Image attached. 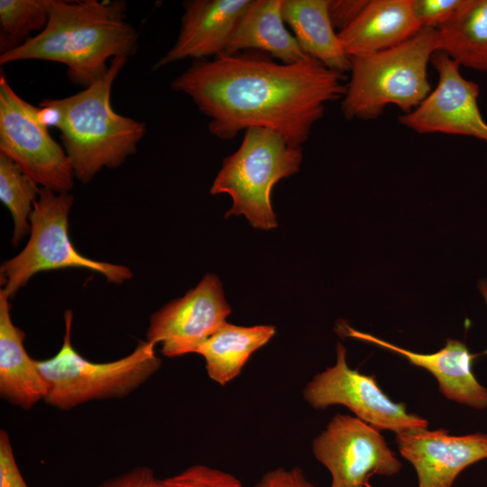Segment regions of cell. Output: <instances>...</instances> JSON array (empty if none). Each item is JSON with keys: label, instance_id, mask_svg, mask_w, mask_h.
<instances>
[{"label": "cell", "instance_id": "7", "mask_svg": "<svg viewBox=\"0 0 487 487\" xmlns=\"http://www.w3.org/2000/svg\"><path fill=\"white\" fill-rule=\"evenodd\" d=\"M74 197L41 188L30 216V238L14 257L2 263L0 282L10 299L35 274L64 268H82L100 273L115 284L130 280L129 268L89 259L78 252L69 235V216Z\"/></svg>", "mask_w": 487, "mask_h": 487}, {"label": "cell", "instance_id": "1", "mask_svg": "<svg viewBox=\"0 0 487 487\" xmlns=\"http://www.w3.org/2000/svg\"><path fill=\"white\" fill-rule=\"evenodd\" d=\"M342 73L307 56L278 63L259 51L197 60L170 84L210 120V133L232 140L253 127L272 130L302 147L326 105L345 92Z\"/></svg>", "mask_w": 487, "mask_h": 487}, {"label": "cell", "instance_id": "17", "mask_svg": "<svg viewBox=\"0 0 487 487\" xmlns=\"http://www.w3.org/2000/svg\"><path fill=\"white\" fill-rule=\"evenodd\" d=\"M10 297L0 290V395L8 403L30 409L46 393L35 360L27 354L25 335L11 317Z\"/></svg>", "mask_w": 487, "mask_h": 487}, {"label": "cell", "instance_id": "24", "mask_svg": "<svg viewBox=\"0 0 487 487\" xmlns=\"http://www.w3.org/2000/svg\"><path fill=\"white\" fill-rule=\"evenodd\" d=\"M161 487H243L234 475L203 464H195L182 472L160 480Z\"/></svg>", "mask_w": 487, "mask_h": 487}, {"label": "cell", "instance_id": "25", "mask_svg": "<svg viewBox=\"0 0 487 487\" xmlns=\"http://www.w3.org/2000/svg\"><path fill=\"white\" fill-rule=\"evenodd\" d=\"M465 0H412L414 14L422 28L438 30L460 11Z\"/></svg>", "mask_w": 487, "mask_h": 487}, {"label": "cell", "instance_id": "15", "mask_svg": "<svg viewBox=\"0 0 487 487\" xmlns=\"http://www.w3.org/2000/svg\"><path fill=\"white\" fill-rule=\"evenodd\" d=\"M345 334L405 357L412 365L426 369L437 381L440 392L448 400L476 409L487 408V388L474 376L472 366L477 354L466 345L448 338L442 349L432 354L416 353L346 325Z\"/></svg>", "mask_w": 487, "mask_h": 487}, {"label": "cell", "instance_id": "22", "mask_svg": "<svg viewBox=\"0 0 487 487\" xmlns=\"http://www.w3.org/2000/svg\"><path fill=\"white\" fill-rule=\"evenodd\" d=\"M41 188L15 162L0 153V200L14 220V245L31 231L30 216Z\"/></svg>", "mask_w": 487, "mask_h": 487}, {"label": "cell", "instance_id": "3", "mask_svg": "<svg viewBox=\"0 0 487 487\" xmlns=\"http://www.w3.org/2000/svg\"><path fill=\"white\" fill-rule=\"evenodd\" d=\"M127 60L116 57L106 73L82 91L39 104L56 110V128L75 178L83 184L103 168L119 167L136 152L145 134L144 123L117 114L111 105L113 84Z\"/></svg>", "mask_w": 487, "mask_h": 487}, {"label": "cell", "instance_id": "19", "mask_svg": "<svg viewBox=\"0 0 487 487\" xmlns=\"http://www.w3.org/2000/svg\"><path fill=\"white\" fill-rule=\"evenodd\" d=\"M328 4L329 0H282V17L307 56L343 74L350 70L351 60L331 23Z\"/></svg>", "mask_w": 487, "mask_h": 487}, {"label": "cell", "instance_id": "5", "mask_svg": "<svg viewBox=\"0 0 487 487\" xmlns=\"http://www.w3.org/2000/svg\"><path fill=\"white\" fill-rule=\"evenodd\" d=\"M73 313H64L65 334L58 353L35 360L44 381L43 401L60 410H69L92 400L118 399L146 382L161 365L155 345L140 341L134 350L120 359L94 363L81 356L71 344Z\"/></svg>", "mask_w": 487, "mask_h": 487}, {"label": "cell", "instance_id": "27", "mask_svg": "<svg viewBox=\"0 0 487 487\" xmlns=\"http://www.w3.org/2000/svg\"><path fill=\"white\" fill-rule=\"evenodd\" d=\"M368 0H329L328 14L335 30L340 32L362 13Z\"/></svg>", "mask_w": 487, "mask_h": 487}, {"label": "cell", "instance_id": "8", "mask_svg": "<svg viewBox=\"0 0 487 487\" xmlns=\"http://www.w3.org/2000/svg\"><path fill=\"white\" fill-rule=\"evenodd\" d=\"M39 118V107L19 96L0 76V153L15 162L41 188L69 193L74 171L65 150Z\"/></svg>", "mask_w": 487, "mask_h": 487}, {"label": "cell", "instance_id": "30", "mask_svg": "<svg viewBox=\"0 0 487 487\" xmlns=\"http://www.w3.org/2000/svg\"><path fill=\"white\" fill-rule=\"evenodd\" d=\"M478 288H479L480 293L482 294V296L484 299L485 303L487 305V280L483 279V280H480ZM483 354H487V348L483 352Z\"/></svg>", "mask_w": 487, "mask_h": 487}, {"label": "cell", "instance_id": "2", "mask_svg": "<svg viewBox=\"0 0 487 487\" xmlns=\"http://www.w3.org/2000/svg\"><path fill=\"white\" fill-rule=\"evenodd\" d=\"M121 1L55 0L46 27L17 48L0 54V64L45 60L67 68L69 79L84 88L108 70V60L133 56L138 33L125 20Z\"/></svg>", "mask_w": 487, "mask_h": 487}, {"label": "cell", "instance_id": "16", "mask_svg": "<svg viewBox=\"0 0 487 487\" xmlns=\"http://www.w3.org/2000/svg\"><path fill=\"white\" fill-rule=\"evenodd\" d=\"M421 29L412 0H368L359 16L338 32V37L352 58L397 46Z\"/></svg>", "mask_w": 487, "mask_h": 487}, {"label": "cell", "instance_id": "11", "mask_svg": "<svg viewBox=\"0 0 487 487\" xmlns=\"http://www.w3.org/2000/svg\"><path fill=\"white\" fill-rule=\"evenodd\" d=\"M430 63L437 84L418 107L399 117L401 124L420 134L463 135L487 143V123L478 106L479 85L466 79L461 66L444 52H435Z\"/></svg>", "mask_w": 487, "mask_h": 487}, {"label": "cell", "instance_id": "21", "mask_svg": "<svg viewBox=\"0 0 487 487\" xmlns=\"http://www.w3.org/2000/svg\"><path fill=\"white\" fill-rule=\"evenodd\" d=\"M437 51L487 73V0H465L456 15L437 30Z\"/></svg>", "mask_w": 487, "mask_h": 487}, {"label": "cell", "instance_id": "9", "mask_svg": "<svg viewBox=\"0 0 487 487\" xmlns=\"http://www.w3.org/2000/svg\"><path fill=\"white\" fill-rule=\"evenodd\" d=\"M303 396L316 409L345 406L356 418L378 430L406 434L428 427L426 418L408 412L404 403L395 402L385 394L374 375L351 369L346 350L340 343L336 345L335 365L315 375L305 387Z\"/></svg>", "mask_w": 487, "mask_h": 487}, {"label": "cell", "instance_id": "18", "mask_svg": "<svg viewBox=\"0 0 487 487\" xmlns=\"http://www.w3.org/2000/svg\"><path fill=\"white\" fill-rule=\"evenodd\" d=\"M281 3L282 0H251L225 53L264 52L283 64L305 59L307 55L285 27Z\"/></svg>", "mask_w": 487, "mask_h": 487}, {"label": "cell", "instance_id": "28", "mask_svg": "<svg viewBox=\"0 0 487 487\" xmlns=\"http://www.w3.org/2000/svg\"><path fill=\"white\" fill-rule=\"evenodd\" d=\"M254 487H314L301 469L278 467L266 473Z\"/></svg>", "mask_w": 487, "mask_h": 487}, {"label": "cell", "instance_id": "26", "mask_svg": "<svg viewBox=\"0 0 487 487\" xmlns=\"http://www.w3.org/2000/svg\"><path fill=\"white\" fill-rule=\"evenodd\" d=\"M0 487H29L17 465L10 437L0 431Z\"/></svg>", "mask_w": 487, "mask_h": 487}, {"label": "cell", "instance_id": "20", "mask_svg": "<svg viewBox=\"0 0 487 487\" xmlns=\"http://www.w3.org/2000/svg\"><path fill=\"white\" fill-rule=\"evenodd\" d=\"M275 335L273 326H240L224 323L197 351L209 378L225 385L237 377L250 356Z\"/></svg>", "mask_w": 487, "mask_h": 487}, {"label": "cell", "instance_id": "6", "mask_svg": "<svg viewBox=\"0 0 487 487\" xmlns=\"http://www.w3.org/2000/svg\"><path fill=\"white\" fill-rule=\"evenodd\" d=\"M302 159V147L290 144L278 133L249 128L238 149L224 159L210 193H225L232 198L225 217L243 215L255 228H275L272 188L280 179L297 173Z\"/></svg>", "mask_w": 487, "mask_h": 487}, {"label": "cell", "instance_id": "10", "mask_svg": "<svg viewBox=\"0 0 487 487\" xmlns=\"http://www.w3.org/2000/svg\"><path fill=\"white\" fill-rule=\"evenodd\" d=\"M312 451L329 471L330 487H371L373 475L392 476L401 468L380 430L349 415H335Z\"/></svg>", "mask_w": 487, "mask_h": 487}, {"label": "cell", "instance_id": "23", "mask_svg": "<svg viewBox=\"0 0 487 487\" xmlns=\"http://www.w3.org/2000/svg\"><path fill=\"white\" fill-rule=\"evenodd\" d=\"M55 0H1L0 51H12L47 25Z\"/></svg>", "mask_w": 487, "mask_h": 487}, {"label": "cell", "instance_id": "13", "mask_svg": "<svg viewBox=\"0 0 487 487\" xmlns=\"http://www.w3.org/2000/svg\"><path fill=\"white\" fill-rule=\"evenodd\" d=\"M402 457L415 468L418 487H453L461 472L487 458V434L452 436L443 428L396 434Z\"/></svg>", "mask_w": 487, "mask_h": 487}, {"label": "cell", "instance_id": "14", "mask_svg": "<svg viewBox=\"0 0 487 487\" xmlns=\"http://www.w3.org/2000/svg\"><path fill=\"white\" fill-rule=\"evenodd\" d=\"M251 0H189L172 47L153 65L159 69L185 59L203 60L225 52Z\"/></svg>", "mask_w": 487, "mask_h": 487}, {"label": "cell", "instance_id": "12", "mask_svg": "<svg viewBox=\"0 0 487 487\" xmlns=\"http://www.w3.org/2000/svg\"><path fill=\"white\" fill-rule=\"evenodd\" d=\"M231 313L220 280L213 274L150 317L146 341L167 357L196 353Z\"/></svg>", "mask_w": 487, "mask_h": 487}, {"label": "cell", "instance_id": "29", "mask_svg": "<svg viewBox=\"0 0 487 487\" xmlns=\"http://www.w3.org/2000/svg\"><path fill=\"white\" fill-rule=\"evenodd\" d=\"M100 487H161L160 480L148 467L135 468Z\"/></svg>", "mask_w": 487, "mask_h": 487}, {"label": "cell", "instance_id": "4", "mask_svg": "<svg viewBox=\"0 0 487 487\" xmlns=\"http://www.w3.org/2000/svg\"><path fill=\"white\" fill-rule=\"evenodd\" d=\"M437 30L422 28L392 48L350 58V79L341 102L347 120H375L388 106L402 114L431 92L427 67L437 51Z\"/></svg>", "mask_w": 487, "mask_h": 487}]
</instances>
